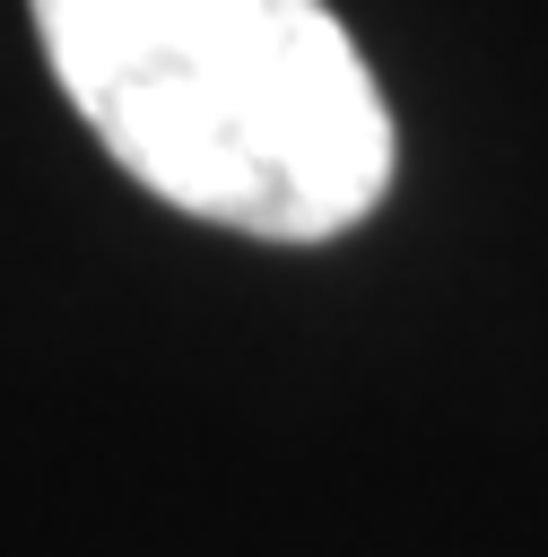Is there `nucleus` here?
I'll return each mask as SVG.
<instances>
[{"mask_svg":"<svg viewBox=\"0 0 548 557\" xmlns=\"http://www.w3.org/2000/svg\"><path fill=\"white\" fill-rule=\"evenodd\" d=\"M104 157L235 235L331 244L391 191V104L322 0H26Z\"/></svg>","mask_w":548,"mask_h":557,"instance_id":"1","label":"nucleus"}]
</instances>
